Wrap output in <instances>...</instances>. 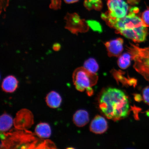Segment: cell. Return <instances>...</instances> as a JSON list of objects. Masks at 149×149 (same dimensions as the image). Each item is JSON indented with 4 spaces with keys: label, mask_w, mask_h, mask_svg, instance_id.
I'll return each mask as SVG.
<instances>
[{
    "label": "cell",
    "mask_w": 149,
    "mask_h": 149,
    "mask_svg": "<svg viewBox=\"0 0 149 149\" xmlns=\"http://www.w3.org/2000/svg\"><path fill=\"white\" fill-rule=\"evenodd\" d=\"M146 114L147 116L149 117V109L146 111Z\"/></svg>",
    "instance_id": "cell-23"
},
{
    "label": "cell",
    "mask_w": 149,
    "mask_h": 149,
    "mask_svg": "<svg viewBox=\"0 0 149 149\" xmlns=\"http://www.w3.org/2000/svg\"><path fill=\"white\" fill-rule=\"evenodd\" d=\"M108 127V123L106 119L100 115H97L91 123L90 130L93 133L102 134L107 131Z\"/></svg>",
    "instance_id": "cell-8"
},
{
    "label": "cell",
    "mask_w": 149,
    "mask_h": 149,
    "mask_svg": "<svg viewBox=\"0 0 149 149\" xmlns=\"http://www.w3.org/2000/svg\"><path fill=\"white\" fill-rule=\"evenodd\" d=\"M135 99L137 102H140L143 100L142 97H141L140 95L139 94H136L135 95Z\"/></svg>",
    "instance_id": "cell-21"
},
{
    "label": "cell",
    "mask_w": 149,
    "mask_h": 149,
    "mask_svg": "<svg viewBox=\"0 0 149 149\" xmlns=\"http://www.w3.org/2000/svg\"><path fill=\"white\" fill-rule=\"evenodd\" d=\"M35 132L41 138H48L51 135V128L47 123H40L37 124L35 127Z\"/></svg>",
    "instance_id": "cell-12"
},
{
    "label": "cell",
    "mask_w": 149,
    "mask_h": 149,
    "mask_svg": "<svg viewBox=\"0 0 149 149\" xmlns=\"http://www.w3.org/2000/svg\"><path fill=\"white\" fill-rule=\"evenodd\" d=\"M84 68L88 71L96 74L99 69V66L95 59L90 58L85 61Z\"/></svg>",
    "instance_id": "cell-15"
},
{
    "label": "cell",
    "mask_w": 149,
    "mask_h": 149,
    "mask_svg": "<svg viewBox=\"0 0 149 149\" xmlns=\"http://www.w3.org/2000/svg\"><path fill=\"white\" fill-rule=\"evenodd\" d=\"M108 55L110 57L120 56L123 50V40L118 38L105 43Z\"/></svg>",
    "instance_id": "cell-7"
},
{
    "label": "cell",
    "mask_w": 149,
    "mask_h": 149,
    "mask_svg": "<svg viewBox=\"0 0 149 149\" xmlns=\"http://www.w3.org/2000/svg\"><path fill=\"white\" fill-rule=\"evenodd\" d=\"M87 23L88 26L92 28L94 31H98V32H102V28L99 23L94 20H88Z\"/></svg>",
    "instance_id": "cell-17"
},
{
    "label": "cell",
    "mask_w": 149,
    "mask_h": 149,
    "mask_svg": "<svg viewBox=\"0 0 149 149\" xmlns=\"http://www.w3.org/2000/svg\"><path fill=\"white\" fill-rule=\"evenodd\" d=\"M84 5L89 10L95 9L99 10L102 7V0H85Z\"/></svg>",
    "instance_id": "cell-16"
},
{
    "label": "cell",
    "mask_w": 149,
    "mask_h": 149,
    "mask_svg": "<svg viewBox=\"0 0 149 149\" xmlns=\"http://www.w3.org/2000/svg\"><path fill=\"white\" fill-rule=\"evenodd\" d=\"M18 81L14 76L9 75L3 79L1 84V88L6 93H12L17 88Z\"/></svg>",
    "instance_id": "cell-9"
},
{
    "label": "cell",
    "mask_w": 149,
    "mask_h": 149,
    "mask_svg": "<svg viewBox=\"0 0 149 149\" xmlns=\"http://www.w3.org/2000/svg\"><path fill=\"white\" fill-rule=\"evenodd\" d=\"M100 109L107 118L115 121L127 117L130 110L126 94L118 89L109 87L103 89L99 96Z\"/></svg>",
    "instance_id": "cell-2"
},
{
    "label": "cell",
    "mask_w": 149,
    "mask_h": 149,
    "mask_svg": "<svg viewBox=\"0 0 149 149\" xmlns=\"http://www.w3.org/2000/svg\"><path fill=\"white\" fill-rule=\"evenodd\" d=\"M139 10L136 7H132L129 14L123 18L117 19L102 15V17L110 26L117 32L135 42H144L148 34V26L138 15Z\"/></svg>",
    "instance_id": "cell-1"
},
{
    "label": "cell",
    "mask_w": 149,
    "mask_h": 149,
    "mask_svg": "<svg viewBox=\"0 0 149 149\" xmlns=\"http://www.w3.org/2000/svg\"><path fill=\"white\" fill-rule=\"evenodd\" d=\"M141 18L145 25L149 26V7L143 13Z\"/></svg>",
    "instance_id": "cell-18"
},
{
    "label": "cell",
    "mask_w": 149,
    "mask_h": 149,
    "mask_svg": "<svg viewBox=\"0 0 149 149\" xmlns=\"http://www.w3.org/2000/svg\"><path fill=\"white\" fill-rule=\"evenodd\" d=\"M53 48L55 51H58L60 49L61 45L58 44L56 43L53 46Z\"/></svg>",
    "instance_id": "cell-20"
},
{
    "label": "cell",
    "mask_w": 149,
    "mask_h": 149,
    "mask_svg": "<svg viewBox=\"0 0 149 149\" xmlns=\"http://www.w3.org/2000/svg\"><path fill=\"white\" fill-rule=\"evenodd\" d=\"M72 79L74 86L78 91L83 92L86 89L88 95L92 96V86L97 83L98 77L96 74L88 71L84 68H79L74 70Z\"/></svg>",
    "instance_id": "cell-4"
},
{
    "label": "cell",
    "mask_w": 149,
    "mask_h": 149,
    "mask_svg": "<svg viewBox=\"0 0 149 149\" xmlns=\"http://www.w3.org/2000/svg\"><path fill=\"white\" fill-rule=\"evenodd\" d=\"M127 48L134 61L135 69L149 82V46L143 48L130 44Z\"/></svg>",
    "instance_id": "cell-3"
},
{
    "label": "cell",
    "mask_w": 149,
    "mask_h": 149,
    "mask_svg": "<svg viewBox=\"0 0 149 149\" xmlns=\"http://www.w3.org/2000/svg\"><path fill=\"white\" fill-rule=\"evenodd\" d=\"M108 12L106 15L112 18L119 19L127 15L129 6L123 0H108Z\"/></svg>",
    "instance_id": "cell-5"
},
{
    "label": "cell",
    "mask_w": 149,
    "mask_h": 149,
    "mask_svg": "<svg viewBox=\"0 0 149 149\" xmlns=\"http://www.w3.org/2000/svg\"><path fill=\"white\" fill-rule=\"evenodd\" d=\"M13 118L10 115L4 113L0 118V130L1 132L8 131L12 127L13 124Z\"/></svg>",
    "instance_id": "cell-13"
},
{
    "label": "cell",
    "mask_w": 149,
    "mask_h": 149,
    "mask_svg": "<svg viewBox=\"0 0 149 149\" xmlns=\"http://www.w3.org/2000/svg\"><path fill=\"white\" fill-rule=\"evenodd\" d=\"M143 100L149 105V86H146L142 91Z\"/></svg>",
    "instance_id": "cell-19"
},
{
    "label": "cell",
    "mask_w": 149,
    "mask_h": 149,
    "mask_svg": "<svg viewBox=\"0 0 149 149\" xmlns=\"http://www.w3.org/2000/svg\"><path fill=\"white\" fill-rule=\"evenodd\" d=\"M79 0H64L65 3H72L76 2Z\"/></svg>",
    "instance_id": "cell-22"
},
{
    "label": "cell",
    "mask_w": 149,
    "mask_h": 149,
    "mask_svg": "<svg viewBox=\"0 0 149 149\" xmlns=\"http://www.w3.org/2000/svg\"><path fill=\"white\" fill-rule=\"evenodd\" d=\"M45 99L47 105L52 109L59 107L62 102V98L60 94L54 91H52L48 93Z\"/></svg>",
    "instance_id": "cell-11"
},
{
    "label": "cell",
    "mask_w": 149,
    "mask_h": 149,
    "mask_svg": "<svg viewBox=\"0 0 149 149\" xmlns=\"http://www.w3.org/2000/svg\"><path fill=\"white\" fill-rule=\"evenodd\" d=\"M89 120L88 113L83 109L76 111L73 117L74 123L79 127H82L86 125L88 123Z\"/></svg>",
    "instance_id": "cell-10"
},
{
    "label": "cell",
    "mask_w": 149,
    "mask_h": 149,
    "mask_svg": "<svg viewBox=\"0 0 149 149\" xmlns=\"http://www.w3.org/2000/svg\"><path fill=\"white\" fill-rule=\"evenodd\" d=\"M66 28L72 33L86 31L88 27L83 20L76 14H69L66 17Z\"/></svg>",
    "instance_id": "cell-6"
},
{
    "label": "cell",
    "mask_w": 149,
    "mask_h": 149,
    "mask_svg": "<svg viewBox=\"0 0 149 149\" xmlns=\"http://www.w3.org/2000/svg\"><path fill=\"white\" fill-rule=\"evenodd\" d=\"M132 56L129 53H125L119 57L118 61V64L120 68L122 69H126L130 66Z\"/></svg>",
    "instance_id": "cell-14"
}]
</instances>
